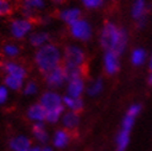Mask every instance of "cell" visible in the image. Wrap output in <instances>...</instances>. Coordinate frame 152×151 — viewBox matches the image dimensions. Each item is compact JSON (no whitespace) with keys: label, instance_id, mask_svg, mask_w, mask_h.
Here are the masks:
<instances>
[{"label":"cell","instance_id":"obj_1","mask_svg":"<svg viewBox=\"0 0 152 151\" xmlns=\"http://www.w3.org/2000/svg\"><path fill=\"white\" fill-rule=\"evenodd\" d=\"M100 45L106 51L121 55L127 45V34L124 29H119L113 22H106L102 30Z\"/></svg>","mask_w":152,"mask_h":151},{"label":"cell","instance_id":"obj_2","mask_svg":"<svg viewBox=\"0 0 152 151\" xmlns=\"http://www.w3.org/2000/svg\"><path fill=\"white\" fill-rule=\"evenodd\" d=\"M59 50L55 45H43L35 55V62L45 76L59 66Z\"/></svg>","mask_w":152,"mask_h":151},{"label":"cell","instance_id":"obj_3","mask_svg":"<svg viewBox=\"0 0 152 151\" xmlns=\"http://www.w3.org/2000/svg\"><path fill=\"white\" fill-rule=\"evenodd\" d=\"M86 59V55L77 46H68L64 50V61L66 66L69 67H80Z\"/></svg>","mask_w":152,"mask_h":151},{"label":"cell","instance_id":"obj_4","mask_svg":"<svg viewBox=\"0 0 152 151\" xmlns=\"http://www.w3.org/2000/svg\"><path fill=\"white\" fill-rule=\"evenodd\" d=\"M72 35L77 39L87 41L92 36V29L86 20H78L72 25Z\"/></svg>","mask_w":152,"mask_h":151},{"label":"cell","instance_id":"obj_5","mask_svg":"<svg viewBox=\"0 0 152 151\" xmlns=\"http://www.w3.org/2000/svg\"><path fill=\"white\" fill-rule=\"evenodd\" d=\"M66 81V73H64V67L58 66L53 71L46 74V82L51 88H57L63 84Z\"/></svg>","mask_w":152,"mask_h":151},{"label":"cell","instance_id":"obj_6","mask_svg":"<svg viewBox=\"0 0 152 151\" xmlns=\"http://www.w3.org/2000/svg\"><path fill=\"white\" fill-rule=\"evenodd\" d=\"M41 105L46 109V111L55 110L57 108L63 107L61 97L57 93H53V92H46L41 97Z\"/></svg>","mask_w":152,"mask_h":151},{"label":"cell","instance_id":"obj_7","mask_svg":"<svg viewBox=\"0 0 152 151\" xmlns=\"http://www.w3.org/2000/svg\"><path fill=\"white\" fill-rule=\"evenodd\" d=\"M31 27H32V25L30 21L24 20V19H18L11 22L10 30H11V34L14 37L21 39V37H24L30 30H31Z\"/></svg>","mask_w":152,"mask_h":151},{"label":"cell","instance_id":"obj_8","mask_svg":"<svg viewBox=\"0 0 152 151\" xmlns=\"http://www.w3.org/2000/svg\"><path fill=\"white\" fill-rule=\"evenodd\" d=\"M119 56L115 55L111 51H106V54L104 56V68L105 72L109 76L115 74L119 68H120V62H119Z\"/></svg>","mask_w":152,"mask_h":151},{"label":"cell","instance_id":"obj_9","mask_svg":"<svg viewBox=\"0 0 152 151\" xmlns=\"http://www.w3.org/2000/svg\"><path fill=\"white\" fill-rule=\"evenodd\" d=\"M3 66H4V71L7 72V76H12V77H16L20 79H24L26 77V70L24 67L12 62H6Z\"/></svg>","mask_w":152,"mask_h":151},{"label":"cell","instance_id":"obj_10","mask_svg":"<svg viewBox=\"0 0 152 151\" xmlns=\"http://www.w3.org/2000/svg\"><path fill=\"white\" fill-rule=\"evenodd\" d=\"M27 115L31 120L42 122V120H46V109L42 107L41 103H37V104H34L28 108Z\"/></svg>","mask_w":152,"mask_h":151},{"label":"cell","instance_id":"obj_11","mask_svg":"<svg viewBox=\"0 0 152 151\" xmlns=\"http://www.w3.org/2000/svg\"><path fill=\"white\" fill-rule=\"evenodd\" d=\"M30 145H31V141L26 136H16L10 141V147L14 151H28Z\"/></svg>","mask_w":152,"mask_h":151},{"label":"cell","instance_id":"obj_12","mask_svg":"<svg viewBox=\"0 0 152 151\" xmlns=\"http://www.w3.org/2000/svg\"><path fill=\"white\" fill-rule=\"evenodd\" d=\"M59 18L62 19L68 25H73L74 22H77L80 18V10L79 9H68L59 14Z\"/></svg>","mask_w":152,"mask_h":151},{"label":"cell","instance_id":"obj_13","mask_svg":"<svg viewBox=\"0 0 152 151\" xmlns=\"http://www.w3.org/2000/svg\"><path fill=\"white\" fill-rule=\"evenodd\" d=\"M130 142V131L120 129L116 136V150L115 151H126Z\"/></svg>","mask_w":152,"mask_h":151},{"label":"cell","instance_id":"obj_14","mask_svg":"<svg viewBox=\"0 0 152 151\" xmlns=\"http://www.w3.org/2000/svg\"><path fill=\"white\" fill-rule=\"evenodd\" d=\"M83 88H84V84H83L82 78L73 79L69 82V84H68V95L72 98H79L83 92Z\"/></svg>","mask_w":152,"mask_h":151},{"label":"cell","instance_id":"obj_15","mask_svg":"<svg viewBox=\"0 0 152 151\" xmlns=\"http://www.w3.org/2000/svg\"><path fill=\"white\" fill-rule=\"evenodd\" d=\"M69 139H71V135L68 131L58 130V131H56L55 138H53V144H55L56 147L62 149V147L67 146V144L69 142Z\"/></svg>","mask_w":152,"mask_h":151},{"label":"cell","instance_id":"obj_16","mask_svg":"<svg viewBox=\"0 0 152 151\" xmlns=\"http://www.w3.org/2000/svg\"><path fill=\"white\" fill-rule=\"evenodd\" d=\"M146 12V0H135L132 5V18L135 20H140L145 18Z\"/></svg>","mask_w":152,"mask_h":151},{"label":"cell","instance_id":"obj_17","mask_svg":"<svg viewBox=\"0 0 152 151\" xmlns=\"http://www.w3.org/2000/svg\"><path fill=\"white\" fill-rule=\"evenodd\" d=\"M63 125L67 128V129H75V128L78 126L79 124V117L77 113H74V111H69V113H66L64 117H63Z\"/></svg>","mask_w":152,"mask_h":151},{"label":"cell","instance_id":"obj_18","mask_svg":"<svg viewBox=\"0 0 152 151\" xmlns=\"http://www.w3.org/2000/svg\"><path fill=\"white\" fill-rule=\"evenodd\" d=\"M62 100L64 102L67 107H69L72 109V111L77 113V114L79 111H82V109H83V100L80 98H72L69 95H66V97H63Z\"/></svg>","mask_w":152,"mask_h":151},{"label":"cell","instance_id":"obj_19","mask_svg":"<svg viewBox=\"0 0 152 151\" xmlns=\"http://www.w3.org/2000/svg\"><path fill=\"white\" fill-rule=\"evenodd\" d=\"M32 133H34V135L37 138V140H39V141L43 142V144H45V142H47V140H48V134H47L46 129H45L43 124H41V123L34 124V125H32Z\"/></svg>","mask_w":152,"mask_h":151},{"label":"cell","instance_id":"obj_20","mask_svg":"<svg viewBox=\"0 0 152 151\" xmlns=\"http://www.w3.org/2000/svg\"><path fill=\"white\" fill-rule=\"evenodd\" d=\"M48 39H50V35L47 32H35L30 36V43L35 47H39V46L42 47V45Z\"/></svg>","mask_w":152,"mask_h":151},{"label":"cell","instance_id":"obj_21","mask_svg":"<svg viewBox=\"0 0 152 151\" xmlns=\"http://www.w3.org/2000/svg\"><path fill=\"white\" fill-rule=\"evenodd\" d=\"M146 51L143 48H136L132 51L131 54V62L134 66H141L142 63H145L146 61Z\"/></svg>","mask_w":152,"mask_h":151},{"label":"cell","instance_id":"obj_22","mask_svg":"<svg viewBox=\"0 0 152 151\" xmlns=\"http://www.w3.org/2000/svg\"><path fill=\"white\" fill-rule=\"evenodd\" d=\"M5 84L9 88L14 89V90H19L22 87V79L12 77V76H6L5 77Z\"/></svg>","mask_w":152,"mask_h":151},{"label":"cell","instance_id":"obj_23","mask_svg":"<svg viewBox=\"0 0 152 151\" xmlns=\"http://www.w3.org/2000/svg\"><path fill=\"white\" fill-rule=\"evenodd\" d=\"M102 90H103V81H102L100 78H98L96 81H94L92 84L89 86V88H88V94L92 95V97H94V95L99 94Z\"/></svg>","mask_w":152,"mask_h":151},{"label":"cell","instance_id":"obj_24","mask_svg":"<svg viewBox=\"0 0 152 151\" xmlns=\"http://www.w3.org/2000/svg\"><path fill=\"white\" fill-rule=\"evenodd\" d=\"M63 111V107L61 108H57L55 110H50V111H46V120L50 123H56L57 120L59 119L61 117V113Z\"/></svg>","mask_w":152,"mask_h":151},{"label":"cell","instance_id":"obj_25","mask_svg":"<svg viewBox=\"0 0 152 151\" xmlns=\"http://www.w3.org/2000/svg\"><path fill=\"white\" fill-rule=\"evenodd\" d=\"M11 12V5L7 0H0V16H5Z\"/></svg>","mask_w":152,"mask_h":151},{"label":"cell","instance_id":"obj_26","mask_svg":"<svg viewBox=\"0 0 152 151\" xmlns=\"http://www.w3.org/2000/svg\"><path fill=\"white\" fill-rule=\"evenodd\" d=\"M24 4L27 9H36V7H42L45 1L43 0H24Z\"/></svg>","mask_w":152,"mask_h":151},{"label":"cell","instance_id":"obj_27","mask_svg":"<svg viewBox=\"0 0 152 151\" xmlns=\"http://www.w3.org/2000/svg\"><path fill=\"white\" fill-rule=\"evenodd\" d=\"M4 54L9 57H14L19 54V48L16 46H14V45H6L4 47Z\"/></svg>","mask_w":152,"mask_h":151},{"label":"cell","instance_id":"obj_28","mask_svg":"<svg viewBox=\"0 0 152 151\" xmlns=\"http://www.w3.org/2000/svg\"><path fill=\"white\" fill-rule=\"evenodd\" d=\"M82 1L89 9H96L103 4V0H82Z\"/></svg>","mask_w":152,"mask_h":151},{"label":"cell","instance_id":"obj_29","mask_svg":"<svg viewBox=\"0 0 152 151\" xmlns=\"http://www.w3.org/2000/svg\"><path fill=\"white\" fill-rule=\"evenodd\" d=\"M36 90H37V86H36V83L35 82H28L25 89H24V93L26 95H30V94H35L36 93Z\"/></svg>","mask_w":152,"mask_h":151},{"label":"cell","instance_id":"obj_30","mask_svg":"<svg viewBox=\"0 0 152 151\" xmlns=\"http://www.w3.org/2000/svg\"><path fill=\"white\" fill-rule=\"evenodd\" d=\"M7 98V90L5 87H0V104H3Z\"/></svg>","mask_w":152,"mask_h":151},{"label":"cell","instance_id":"obj_31","mask_svg":"<svg viewBox=\"0 0 152 151\" xmlns=\"http://www.w3.org/2000/svg\"><path fill=\"white\" fill-rule=\"evenodd\" d=\"M148 84L152 86V56L150 59V74H148Z\"/></svg>","mask_w":152,"mask_h":151},{"label":"cell","instance_id":"obj_32","mask_svg":"<svg viewBox=\"0 0 152 151\" xmlns=\"http://www.w3.org/2000/svg\"><path fill=\"white\" fill-rule=\"evenodd\" d=\"M28 151H41V149L40 147H34V149H30Z\"/></svg>","mask_w":152,"mask_h":151},{"label":"cell","instance_id":"obj_33","mask_svg":"<svg viewBox=\"0 0 152 151\" xmlns=\"http://www.w3.org/2000/svg\"><path fill=\"white\" fill-rule=\"evenodd\" d=\"M41 151H52V150H51L50 147H45V149H42Z\"/></svg>","mask_w":152,"mask_h":151},{"label":"cell","instance_id":"obj_34","mask_svg":"<svg viewBox=\"0 0 152 151\" xmlns=\"http://www.w3.org/2000/svg\"><path fill=\"white\" fill-rule=\"evenodd\" d=\"M53 1H56V3H62L63 0H53Z\"/></svg>","mask_w":152,"mask_h":151}]
</instances>
